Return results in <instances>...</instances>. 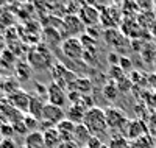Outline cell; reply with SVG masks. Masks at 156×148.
I'll return each mask as SVG.
<instances>
[{
  "mask_svg": "<svg viewBox=\"0 0 156 148\" xmlns=\"http://www.w3.org/2000/svg\"><path fill=\"white\" fill-rule=\"evenodd\" d=\"M83 125L95 137H103L109 129L108 122H106V112H105V109H101L98 106H94L86 111Z\"/></svg>",
  "mask_w": 156,
  "mask_h": 148,
  "instance_id": "cell-1",
  "label": "cell"
},
{
  "mask_svg": "<svg viewBox=\"0 0 156 148\" xmlns=\"http://www.w3.org/2000/svg\"><path fill=\"white\" fill-rule=\"evenodd\" d=\"M51 61H53L51 53L44 45H37V47L31 48L30 53H28V64L33 67V69H36V70H44V69L51 67L55 64Z\"/></svg>",
  "mask_w": 156,
  "mask_h": 148,
  "instance_id": "cell-2",
  "label": "cell"
},
{
  "mask_svg": "<svg viewBox=\"0 0 156 148\" xmlns=\"http://www.w3.org/2000/svg\"><path fill=\"white\" fill-rule=\"evenodd\" d=\"M61 51L66 58L72 61H80L84 55V47L78 37H66L61 42Z\"/></svg>",
  "mask_w": 156,
  "mask_h": 148,
  "instance_id": "cell-3",
  "label": "cell"
},
{
  "mask_svg": "<svg viewBox=\"0 0 156 148\" xmlns=\"http://www.w3.org/2000/svg\"><path fill=\"white\" fill-rule=\"evenodd\" d=\"M51 73H53V81L59 84L61 87H69L78 78L72 70H69L67 65H64L61 62H55L51 65Z\"/></svg>",
  "mask_w": 156,
  "mask_h": 148,
  "instance_id": "cell-4",
  "label": "cell"
},
{
  "mask_svg": "<svg viewBox=\"0 0 156 148\" xmlns=\"http://www.w3.org/2000/svg\"><path fill=\"white\" fill-rule=\"evenodd\" d=\"M62 28L66 30V33L69 34V37H80L81 34L86 33V26L81 22V19L78 17V14H67L62 19Z\"/></svg>",
  "mask_w": 156,
  "mask_h": 148,
  "instance_id": "cell-5",
  "label": "cell"
},
{
  "mask_svg": "<svg viewBox=\"0 0 156 148\" xmlns=\"http://www.w3.org/2000/svg\"><path fill=\"white\" fill-rule=\"evenodd\" d=\"M106 112V122H108V126L111 129H120L123 131L125 126H128V118L125 115V112L119 107H108L105 109Z\"/></svg>",
  "mask_w": 156,
  "mask_h": 148,
  "instance_id": "cell-6",
  "label": "cell"
},
{
  "mask_svg": "<svg viewBox=\"0 0 156 148\" xmlns=\"http://www.w3.org/2000/svg\"><path fill=\"white\" fill-rule=\"evenodd\" d=\"M78 17L81 19V22L84 23L86 28L89 26H97L100 23V11L97 9V6L94 5H83L80 9H78Z\"/></svg>",
  "mask_w": 156,
  "mask_h": 148,
  "instance_id": "cell-7",
  "label": "cell"
},
{
  "mask_svg": "<svg viewBox=\"0 0 156 148\" xmlns=\"http://www.w3.org/2000/svg\"><path fill=\"white\" fill-rule=\"evenodd\" d=\"M47 89H48L47 100H48V103H50V104H55V106L62 107L64 104H66V103L69 101L67 93H66V90H64V87H61V86H59V84H56L55 81H51V83L47 86Z\"/></svg>",
  "mask_w": 156,
  "mask_h": 148,
  "instance_id": "cell-8",
  "label": "cell"
},
{
  "mask_svg": "<svg viewBox=\"0 0 156 148\" xmlns=\"http://www.w3.org/2000/svg\"><path fill=\"white\" fill-rule=\"evenodd\" d=\"M64 118H66V111H64L62 107L55 106V104H50V103L45 104L41 120H44V122H48V123H51V125L56 126L59 122H62Z\"/></svg>",
  "mask_w": 156,
  "mask_h": 148,
  "instance_id": "cell-9",
  "label": "cell"
},
{
  "mask_svg": "<svg viewBox=\"0 0 156 148\" xmlns=\"http://www.w3.org/2000/svg\"><path fill=\"white\" fill-rule=\"evenodd\" d=\"M30 98L31 95H28L27 92H23V90H17L14 92L12 95L8 97L9 103L12 104V107L17 111H22V112H28V106H30Z\"/></svg>",
  "mask_w": 156,
  "mask_h": 148,
  "instance_id": "cell-10",
  "label": "cell"
},
{
  "mask_svg": "<svg viewBox=\"0 0 156 148\" xmlns=\"http://www.w3.org/2000/svg\"><path fill=\"white\" fill-rule=\"evenodd\" d=\"M70 90H75L78 93H81V95H90V92H92V81L87 76H78L69 86V92Z\"/></svg>",
  "mask_w": 156,
  "mask_h": 148,
  "instance_id": "cell-11",
  "label": "cell"
},
{
  "mask_svg": "<svg viewBox=\"0 0 156 148\" xmlns=\"http://www.w3.org/2000/svg\"><path fill=\"white\" fill-rule=\"evenodd\" d=\"M75 128H76V125H75L73 122H70V120H67V118H64L62 122H59V123L56 125V129H58V132H59V136H61V140H62V142L73 140Z\"/></svg>",
  "mask_w": 156,
  "mask_h": 148,
  "instance_id": "cell-12",
  "label": "cell"
},
{
  "mask_svg": "<svg viewBox=\"0 0 156 148\" xmlns=\"http://www.w3.org/2000/svg\"><path fill=\"white\" fill-rule=\"evenodd\" d=\"M45 104H47L45 100H42L41 97L31 95V98H30V106H28V112H27V114H30L31 117H34V118H37V120H41Z\"/></svg>",
  "mask_w": 156,
  "mask_h": 148,
  "instance_id": "cell-13",
  "label": "cell"
},
{
  "mask_svg": "<svg viewBox=\"0 0 156 148\" xmlns=\"http://www.w3.org/2000/svg\"><path fill=\"white\" fill-rule=\"evenodd\" d=\"M84 114H86V109L81 104H70L69 109L66 111V118L73 122L75 125H80L84 120Z\"/></svg>",
  "mask_w": 156,
  "mask_h": 148,
  "instance_id": "cell-14",
  "label": "cell"
},
{
  "mask_svg": "<svg viewBox=\"0 0 156 148\" xmlns=\"http://www.w3.org/2000/svg\"><path fill=\"white\" fill-rule=\"evenodd\" d=\"M90 137H92V134H90V131H89V129H87L83 123L76 125L75 132H73V142H75L78 146H80V148L86 146Z\"/></svg>",
  "mask_w": 156,
  "mask_h": 148,
  "instance_id": "cell-15",
  "label": "cell"
},
{
  "mask_svg": "<svg viewBox=\"0 0 156 148\" xmlns=\"http://www.w3.org/2000/svg\"><path fill=\"white\" fill-rule=\"evenodd\" d=\"M25 148H45L44 134L41 131L28 132L27 137H25Z\"/></svg>",
  "mask_w": 156,
  "mask_h": 148,
  "instance_id": "cell-16",
  "label": "cell"
},
{
  "mask_svg": "<svg viewBox=\"0 0 156 148\" xmlns=\"http://www.w3.org/2000/svg\"><path fill=\"white\" fill-rule=\"evenodd\" d=\"M42 134H44L45 148H56V146L62 142V140H61V136H59V132H58V129H56V126H55V128H50V129H47V131H44Z\"/></svg>",
  "mask_w": 156,
  "mask_h": 148,
  "instance_id": "cell-17",
  "label": "cell"
},
{
  "mask_svg": "<svg viewBox=\"0 0 156 148\" xmlns=\"http://www.w3.org/2000/svg\"><path fill=\"white\" fill-rule=\"evenodd\" d=\"M14 67H16V79L17 81H28L31 78V69L33 67L28 62L17 61V64Z\"/></svg>",
  "mask_w": 156,
  "mask_h": 148,
  "instance_id": "cell-18",
  "label": "cell"
},
{
  "mask_svg": "<svg viewBox=\"0 0 156 148\" xmlns=\"http://www.w3.org/2000/svg\"><path fill=\"white\" fill-rule=\"evenodd\" d=\"M145 131V126L142 125V122H139V120H134V122H129L128 123V132L126 136L128 137H133V139H137L140 137V134Z\"/></svg>",
  "mask_w": 156,
  "mask_h": 148,
  "instance_id": "cell-19",
  "label": "cell"
},
{
  "mask_svg": "<svg viewBox=\"0 0 156 148\" xmlns=\"http://www.w3.org/2000/svg\"><path fill=\"white\" fill-rule=\"evenodd\" d=\"M103 93H105V97L108 98V100H115L117 98V95H119V87H117V84H114V83H108V84H105V87H103Z\"/></svg>",
  "mask_w": 156,
  "mask_h": 148,
  "instance_id": "cell-20",
  "label": "cell"
},
{
  "mask_svg": "<svg viewBox=\"0 0 156 148\" xmlns=\"http://www.w3.org/2000/svg\"><path fill=\"white\" fill-rule=\"evenodd\" d=\"M23 123L27 126L28 132H33V131H37L39 125H41V120H37V118L31 117L30 114H27V115H23Z\"/></svg>",
  "mask_w": 156,
  "mask_h": 148,
  "instance_id": "cell-21",
  "label": "cell"
},
{
  "mask_svg": "<svg viewBox=\"0 0 156 148\" xmlns=\"http://www.w3.org/2000/svg\"><path fill=\"white\" fill-rule=\"evenodd\" d=\"M0 134H2V137L3 139H12V136L16 134L14 131V126H12L11 123H2L0 125Z\"/></svg>",
  "mask_w": 156,
  "mask_h": 148,
  "instance_id": "cell-22",
  "label": "cell"
},
{
  "mask_svg": "<svg viewBox=\"0 0 156 148\" xmlns=\"http://www.w3.org/2000/svg\"><path fill=\"white\" fill-rule=\"evenodd\" d=\"M109 76L112 79H115V81H120V79L125 78V72L120 69L119 65H111L109 67Z\"/></svg>",
  "mask_w": 156,
  "mask_h": 148,
  "instance_id": "cell-23",
  "label": "cell"
},
{
  "mask_svg": "<svg viewBox=\"0 0 156 148\" xmlns=\"http://www.w3.org/2000/svg\"><path fill=\"white\" fill-rule=\"evenodd\" d=\"M126 139L123 136H114L109 142V148H126Z\"/></svg>",
  "mask_w": 156,
  "mask_h": 148,
  "instance_id": "cell-24",
  "label": "cell"
},
{
  "mask_svg": "<svg viewBox=\"0 0 156 148\" xmlns=\"http://www.w3.org/2000/svg\"><path fill=\"white\" fill-rule=\"evenodd\" d=\"M34 86H36V93H34V95L41 97L42 100H47V95H48L47 86L45 84H41V83H34Z\"/></svg>",
  "mask_w": 156,
  "mask_h": 148,
  "instance_id": "cell-25",
  "label": "cell"
},
{
  "mask_svg": "<svg viewBox=\"0 0 156 148\" xmlns=\"http://www.w3.org/2000/svg\"><path fill=\"white\" fill-rule=\"evenodd\" d=\"M119 67L126 73L133 69V64H131V59L126 58V56H120V61H119Z\"/></svg>",
  "mask_w": 156,
  "mask_h": 148,
  "instance_id": "cell-26",
  "label": "cell"
},
{
  "mask_svg": "<svg viewBox=\"0 0 156 148\" xmlns=\"http://www.w3.org/2000/svg\"><path fill=\"white\" fill-rule=\"evenodd\" d=\"M101 146H103L101 139L100 137H95V136L90 137L89 142H87V145H86V148H101Z\"/></svg>",
  "mask_w": 156,
  "mask_h": 148,
  "instance_id": "cell-27",
  "label": "cell"
},
{
  "mask_svg": "<svg viewBox=\"0 0 156 148\" xmlns=\"http://www.w3.org/2000/svg\"><path fill=\"white\" fill-rule=\"evenodd\" d=\"M129 86H131V79H128L126 76L123 79H120V81H117V87H119V90H122V92H126L129 89Z\"/></svg>",
  "mask_w": 156,
  "mask_h": 148,
  "instance_id": "cell-28",
  "label": "cell"
},
{
  "mask_svg": "<svg viewBox=\"0 0 156 148\" xmlns=\"http://www.w3.org/2000/svg\"><path fill=\"white\" fill-rule=\"evenodd\" d=\"M0 148H17V143L14 142V139H2Z\"/></svg>",
  "mask_w": 156,
  "mask_h": 148,
  "instance_id": "cell-29",
  "label": "cell"
},
{
  "mask_svg": "<svg viewBox=\"0 0 156 148\" xmlns=\"http://www.w3.org/2000/svg\"><path fill=\"white\" fill-rule=\"evenodd\" d=\"M108 61L111 62V65H119V61H120V56L117 55V53L111 51L109 55H108Z\"/></svg>",
  "mask_w": 156,
  "mask_h": 148,
  "instance_id": "cell-30",
  "label": "cell"
},
{
  "mask_svg": "<svg viewBox=\"0 0 156 148\" xmlns=\"http://www.w3.org/2000/svg\"><path fill=\"white\" fill-rule=\"evenodd\" d=\"M56 148H80V146H78L73 140H69V142H61Z\"/></svg>",
  "mask_w": 156,
  "mask_h": 148,
  "instance_id": "cell-31",
  "label": "cell"
},
{
  "mask_svg": "<svg viewBox=\"0 0 156 148\" xmlns=\"http://www.w3.org/2000/svg\"><path fill=\"white\" fill-rule=\"evenodd\" d=\"M150 26H151V34L156 37V20H153V23H151Z\"/></svg>",
  "mask_w": 156,
  "mask_h": 148,
  "instance_id": "cell-32",
  "label": "cell"
},
{
  "mask_svg": "<svg viewBox=\"0 0 156 148\" xmlns=\"http://www.w3.org/2000/svg\"><path fill=\"white\" fill-rule=\"evenodd\" d=\"M101 148H109V145H105V143H103V146Z\"/></svg>",
  "mask_w": 156,
  "mask_h": 148,
  "instance_id": "cell-33",
  "label": "cell"
},
{
  "mask_svg": "<svg viewBox=\"0 0 156 148\" xmlns=\"http://www.w3.org/2000/svg\"><path fill=\"white\" fill-rule=\"evenodd\" d=\"M83 148H86V146H83Z\"/></svg>",
  "mask_w": 156,
  "mask_h": 148,
  "instance_id": "cell-34",
  "label": "cell"
}]
</instances>
